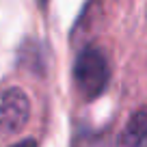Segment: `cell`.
Wrapping results in <instances>:
<instances>
[{
	"label": "cell",
	"instance_id": "3957f363",
	"mask_svg": "<svg viewBox=\"0 0 147 147\" xmlns=\"http://www.w3.org/2000/svg\"><path fill=\"white\" fill-rule=\"evenodd\" d=\"M119 147H147V108H138L119 136Z\"/></svg>",
	"mask_w": 147,
	"mask_h": 147
},
{
	"label": "cell",
	"instance_id": "277c9868",
	"mask_svg": "<svg viewBox=\"0 0 147 147\" xmlns=\"http://www.w3.org/2000/svg\"><path fill=\"white\" fill-rule=\"evenodd\" d=\"M71 147H108V138H106V134H100V132L78 134L74 138Z\"/></svg>",
	"mask_w": 147,
	"mask_h": 147
},
{
	"label": "cell",
	"instance_id": "6da1fadb",
	"mask_svg": "<svg viewBox=\"0 0 147 147\" xmlns=\"http://www.w3.org/2000/svg\"><path fill=\"white\" fill-rule=\"evenodd\" d=\"M110 69L106 54L100 48H84L78 52L76 63H74V80H76V89L84 100H95L108 87Z\"/></svg>",
	"mask_w": 147,
	"mask_h": 147
},
{
	"label": "cell",
	"instance_id": "8992f818",
	"mask_svg": "<svg viewBox=\"0 0 147 147\" xmlns=\"http://www.w3.org/2000/svg\"><path fill=\"white\" fill-rule=\"evenodd\" d=\"M43 2H46V0H41V5H43Z\"/></svg>",
	"mask_w": 147,
	"mask_h": 147
},
{
	"label": "cell",
	"instance_id": "5b68a950",
	"mask_svg": "<svg viewBox=\"0 0 147 147\" xmlns=\"http://www.w3.org/2000/svg\"><path fill=\"white\" fill-rule=\"evenodd\" d=\"M11 147H37V141L26 138V141H20V143H15V145H11Z\"/></svg>",
	"mask_w": 147,
	"mask_h": 147
},
{
	"label": "cell",
	"instance_id": "7a4b0ae2",
	"mask_svg": "<svg viewBox=\"0 0 147 147\" xmlns=\"http://www.w3.org/2000/svg\"><path fill=\"white\" fill-rule=\"evenodd\" d=\"M30 102L20 87H9L0 91V132L18 134L28 123Z\"/></svg>",
	"mask_w": 147,
	"mask_h": 147
}]
</instances>
